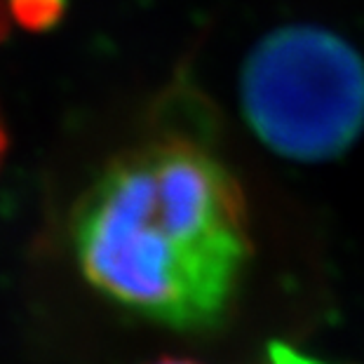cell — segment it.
Masks as SVG:
<instances>
[{
    "label": "cell",
    "mask_w": 364,
    "mask_h": 364,
    "mask_svg": "<svg viewBox=\"0 0 364 364\" xmlns=\"http://www.w3.org/2000/svg\"><path fill=\"white\" fill-rule=\"evenodd\" d=\"M71 245L99 294L179 331L228 313L254 252L242 186L183 139L108 162L73 209Z\"/></svg>",
    "instance_id": "cell-1"
},
{
    "label": "cell",
    "mask_w": 364,
    "mask_h": 364,
    "mask_svg": "<svg viewBox=\"0 0 364 364\" xmlns=\"http://www.w3.org/2000/svg\"><path fill=\"white\" fill-rule=\"evenodd\" d=\"M240 104L259 141L277 156L334 160L364 132V59L327 28H277L247 54Z\"/></svg>",
    "instance_id": "cell-2"
},
{
    "label": "cell",
    "mask_w": 364,
    "mask_h": 364,
    "mask_svg": "<svg viewBox=\"0 0 364 364\" xmlns=\"http://www.w3.org/2000/svg\"><path fill=\"white\" fill-rule=\"evenodd\" d=\"M14 17L28 28H48L61 17L66 0H12Z\"/></svg>",
    "instance_id": "cell-3"
},
{
    "label": "cell",
    "mask_w": 364,
    "mask_h": 364,
    "mask_svg": "<svg viewBox=\"0 0 364 364\" xmlns=\"http://www.w3.org/2000/svg\"><path fill=\"white\" fill-rule=\"evenodd\" d=\"M273 360H275V364H322V362H317V360L304 358L301 353L291 350V348H282V346H275Z\"/></svg>",
    "instance_id": "cell-4"
},
{
    "label": "cell",
    "mask_w": 364,
    "mask_h": 364,
    "mask_svg": "<svg viewBox=\"0 0 364 364\" xmlns=\"http://www.w3.org/2000/svg\"><path fill=\"white\" fill-rule=\"evenodd\" d=\"M153 364H198V362H191V360H174V358H165V360H158Z\"/></svg>",
    "instance_id": "cell-5"
},
{
    "label": "cell",
    "mask_w": 364,
    "mask_h": 364,
    "mask_svg": "<svg viewBox=\"0 0 364 364\" xmlns=\"http://www.w3.org/2000/svg\"><path fill=\"white\" fill-rule=\"evenodd\" d=\"M5 151V132H3V125H0V156H3Z\"/></svg>",
    "instance_id": "cell-6"
},
{
    "label": "cell",
    "mask_w": 364,
    "mask_h": 364,
    "mask_svg": "<svg viewBox=\"0 0 364 364\" xmlns=\"http://www.w3.org/2000/svg\"><path fill=\"white\" fill-rule=\"evenodd\" d=\"M0 33H3V26H0Z\"/></svg>",
    "instance_id": "cell-7"
}]
</instances>
